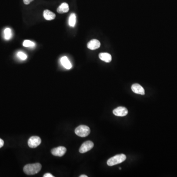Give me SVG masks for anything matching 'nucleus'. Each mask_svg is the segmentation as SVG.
Instances as JSON below:
<instances>
[{
	"mask_svg": "<svg viewBox=\"0 0 177 177\" xmlns=\"http://www.w3.org/2000/svg\"><path fill=\"white\" fill-rule=\"evenodd\" d=\"M4 145V141L3 140L0 138V148L3 147Z\"/></svg>",
	"mask_w": 177,
	"mask_h": 177,
	"instance_id": "nucleus-20",
	"label": "nucleus"
},
{
	"mask_svg": "<svg viewBox=\"0 0 177 177\" xmlns=\"http://www.w3.org/2000/svg\"><path fill=\"white\" fill-rule=\"evenodd\" d=\"M131 90L133 92L137 94H141V95L145 94V90L139 84H133L131 86Z\"/></svg>",
	"mask_w": 177,
	"mask_h": 177,
	"instance_id": "nucleus-8",
	"label": "nucleus"
},
{
	"mask_svg": "<svg viewBox=\"0 0 177 177\" xmlns=\"http://www.w3.org/2000/svg\"><path fill=\"white\" fill-rule=\"evenodd\" d=\"M113 113L116 116L124 117L128 114V110L126 108L120 106L115 109Z\"/></svg>",
	"mask_w": 177,
	"mask_h": 177,
	"instance_id": "nucleus-7",
	"label": "nucleus"
},
{
	"mask_svg": "<svg viewBox=\"0 0 177 177\" xmlns=\"http://www.w3.org/2000/svg\"><path fill=\"white\" fill-rule=\"evenodd\" d=\"M69 24L70 26L74 27L76 24V15L75 13H72L69 17Z\"/></svg>",
	"mask_w": 177,
	"mask_h": 177,
	"instance_id": "nucleus-15",
	"label": "nucleus"
},
{
	"mask_svg": "<svg viewBox=\"0 0 177 177\" xmlns=\"http://www.w3.org/2000/svg\"><path fill=\"white\" fill-rule=\"evenodd\" d=\"M94 144L93 142L90 141H86L82 144L79 149V152L82 154L85 153L87 151H89L90 150L94 147Z\"/></svg>",
	"mask_w": 177,
	"mask_h": 177,
	"instance_id": "nucleus-5",
	"label": "nucleus"
},
{
	"mask_svg": "<svg viewBox=\"0 0 177 177\" xmlns=\"http://www.w3.org/2000/svg\"><path fill=\"white\" fill-rule=\"evenodd\" d=\"M80 177H88L87 175H82L81 176H79Z\"/></svg>",
	"mask_w": 177,
	"mask_h": 177,
	"instance_id": "nucleus-21",
	"label": "nucleus"
},
{
	"mask_svg": "<svg viewBox=\"0 0 177 177\" xmlns=\"http://www.w3.org/2000/svg\"><path fill=\"white\" fill-rule=\"evenodd\" d=\"M127 158V156L124 154H120L110 158L108 160L107 165L110 166L120 164L124 162Z\"/></svg>",
	"mask_w": 177,
	"mask_h": 177,
	"instance_id": "nucleus-2",
	"label": "nucleus"
},
{
	"mask_svg": "<svg viewBox=\"0 0 177 177\" xmlns=\"http://www.w3.org/2000/svg\"><path fill=\"white\" fill-rule=\"evenodd\" d=\"M17 57L22 60H25L27 58V56L23 52L19 51L17 53Z\"/></svg>",
	"mask_w": 177,
	"mask_h": 177,
	"instance_id": "nucleus-17",
	"label": "nucleus"
},
{
	"mask_svg": "<svg viewBox=\"0 0 177 177\" xmlns=\"http://www.w3.org/2000/svg\"><path fill=\"white\" fill-rule=\"evenodd\" d=\"M100 43L99 42V40L97 39H92L90 42H89L87 44L88 48L92 50L98 49V48H100Z\"/></svg>",
	"mask_w": 177,
	"mask_h": 177,
	"instance_id": "nucleus-9",
	"label": "nucleus"
},
{
	"mask_svg": "<svg viewBox=\"0 0 177 177\" xmlns=\"http://www.w3.org/2000/svg\"><path fill=\"white\" fill-rule=\"evenodd\" d=\"M51 153L54 156H63L66 151V149L65 147L60 146L58 147L55 148L51 150Z\"/></svg>",
	"mask_w": 177,
	"mask_h": 177,
	"instance_id": "nucleus-6",
	"label": "nucleus"
},
{
	"mask_svg": "<svg viewBox=\"0 0 177 177\" xmlns=\"http://www.w3.org/2000/svg\"><path fill=\"white\" fill-rule=\"evenodd\" d=\"M42 142V140L40 137L36 136H33L30 137L28 142V146L31 148H35L40 145Z\"/></svg>",
	"mask_w": 177,
	"mask_h": 177,
	"instance_id": "nucleus-4",
	"label": "nucleus"
},
{
	"mask_svg": "<svg viewBox=\"0 0 177 177\" xmlns=\"http://www.w3.org/2000/svg\"><path fill=\"white\" fill-rule=\"evenodd\" d=\"M34 0H23L24 3L25 5H28L32 2Z\"/></svg>",
	"mask_w": 177,
	"mask_h": 177,
	"instance_id": "nucleus-18",
	"label": "nucleus"
},
{
	"mask_svg": "<svg viewBox=\"0 0 177 177\" xmlns=\"http://www.w3.org/2000/svg\"><path fill=\"white\" fill-rule=\"evenodd\" d=\"M90 128L87 125H79L75 129V134L80 137H86L90 134Z\"/></svg>",
	"mask_w": 177,
	"mask_h": 177,
	"instance_id": "nucleus-3",
	"label": "nucleus"
},
{
	"mask_svg": "<svg viewBox=\"0 0 177 177\" xmlns=\"http://www.w3.org/2000/svg\"><path fill=\"white\" fill-rule=\"evenodd\" d=\"M43 16L47 20H52L55 18L56 15L53 12L47 9L43 12Z\"/></svg>",
	"mask_w": 177,
	"mask_h": 177,
	"instance_id": "nucleus-11",
	"label": "nucleus"
},
{
	"mask_svg": "<svg viewBox=\"0 0 177 177\" xmlns=\"http://www.w3.org/2000/svg\"><path fill=\"white\" fill-rule=\"evenodd\" d=\"M69 11V5L67 3H64L61 4L57 9V12L59 13H66Z\"/></svg>",
	"mask_w": 177,
	"mask_h": 177,
	"instance_id": "nucleus-13",
	"label": "nucleus"
},
{
	"mask_svg": "<svg viewBox=\"0 0 177 177\" xmlns=\"http://www.w3.org/2000/svg\"><path fill=\"white\" fill-rule=\"evenodd\" d=\"M99 58L102 61L106 63H110L112 60V56L110 54L107 53H100Z\"/></svg>",
	"mask_w": 177,
	"mask_h": 177,
	"instance_id": "nucleus-12",
	"label": "nucleus"
},
{
	"mask_svg": "<svg viewBox=\"0 0 177 177\" xmlns=\"http://www.w3.org/2000/svg\"><path fill=\"white\" fill-rule=\"evenodd\" d=\"M61 64L63 66L65 67V69L67 70H70L72 67L71 63L70 62L69 59L66 56H64L61 58Z\"/></svg>",
	"mask_w": 177,
	"mask_h": 177,
	"instance_id": "nucleus-10",
	"label": "nucleus"
},
{
	"mask_svg": "<svg viewBox=\"0 0 177 177\" xmlns=\"http://www.w3.org/2000/svg\"><path fill=\"white\" fill-rule=\"evenodd\" d=\"M23 46L26 47H34L35 46V43L31 40H25L23 43Z\"/></svg>",
	"mask_w": 177,
	"mask_h": 177,
	"instance_id": "nucleus-16",
	"label": "nucleus"
},
{
	"mask_svg": "<svg viewBox=\"0 0 177 177\" xmlns=\"http://www.w3.org/2000/svg\"><path fill=\"white\" fill-rule=\"evenodd\" d=\"M12 34L11 29L9 28H5L4 31V39H5V40H9L12 38Z\"/></svg>",
	"mask_w": 177,
	"mask_h": 177,
	"instance_id": "nucleus-14",
	"label": "nucleus"
},
{
	"mask_svg": "<svg viewBox=\"0 0 177 177\" xmlns=\"http://www.w3.org/2000/svg\"><path fill=\"white\" fill-rule=\"evenodd\" d=\"M42 165L39 163L27 164L24 167L25 173L29 175H32L38 173L42 169Z\"/></svg>",
	"mask_w": 177,
	"mask_h": 177,
	"instance_id": "nucleus-1",
	"label": "nucleus"
},
{
	"mask_svg": "<svg viewBox=\"0 0 177 177\" xmlns=\"http://www.w3.org/2000/svg\"><path fill=\"white\" fill-rule=\"evenodd\" d=\"M54 176H53L51 174L46 173L43 175V177H54Z\"/></svg>",
	"mask_w": 177,
	"mask_h": 177,
	"instance_id": "nucleus-19",
	"label": "nucleus"
}]
</instances>
